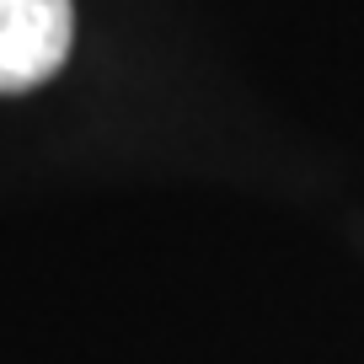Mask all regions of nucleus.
Here are the masks:
<instances>
[{
    "label": "nucleus",
    "instance_id": "nucleus-1",
    "mask_svg": "<svg viewBox=\"0 0 364 364\" xmlns=\"http://www.w3.org/2000/svg\"><path fill=\"white\" fill-rule=\"evenodd\" d=\"M75 11L70 0H0V91H33L65 65Z\"/></svg>",
    "mask_w": 364,
    "mask_h": 364
}]
</instances>
